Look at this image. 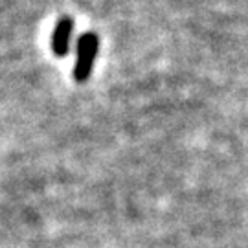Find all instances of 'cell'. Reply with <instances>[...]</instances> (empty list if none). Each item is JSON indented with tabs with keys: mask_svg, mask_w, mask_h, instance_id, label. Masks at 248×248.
Returning <instances> with one entry per match:
<instances>
[{
	"mask_svg": "<svg viewBox=\"0 0 248 248\" xmlns=\"http://www.w3.org/2000/svg\"><path fill=\"white\" fill-rule=\"evenodd\" d=\"M99 50V39L96 33L87 31L79 37L78 41V57H76V64H74V79L78 83H85L92 74L94 62L98 57Z\"/></svg>",
	"mask_w": 248,
	"mask_h": 248,
	"instance_id": "6da1fadb",
	"label": "cell"
},
{
	"mask_svg": "<svg viewBox=\"0 0 248 248\" xmlns=\"http://www.w3.org/2000/svg\"><path fill=\"white\" fill-rule=\"evenodd\" d=\"M72 31H74V22L70 17H61L57 26L53 30L52 35V50L57 57H64L70 52Z\"/></svg>",
	"mask_w": 248,
	"mask_h": 248,
	"instance_id": "7a4b0ae2",
	"label": "cell"
}]
</instances>
